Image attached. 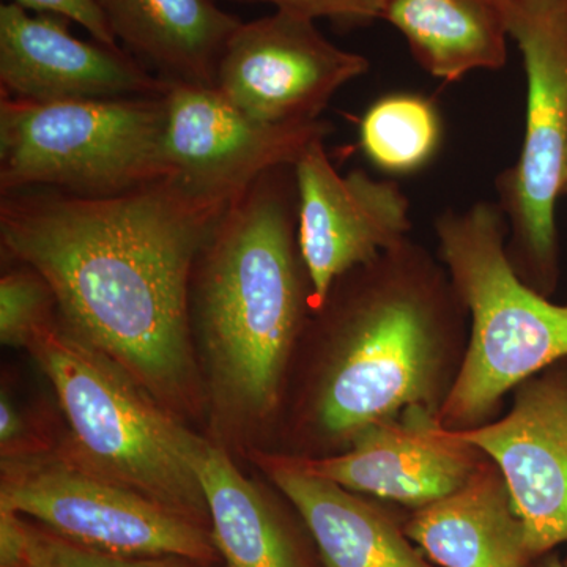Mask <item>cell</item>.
<instances>
[{"instance_id": "cell-6", "label": "cell", "mask_w": 567, "mask_h": 567, "mask_svg": "<svg viewBox=\"0 0 567 567\" xmlns=\"http://www.w3.org/2000/svg\"><path fill=\"white\" fill-rule=\"evenodd\" d=\"M166 93L126 99L0 102V189L112 196L173 175Z\"/></svg>"}, {"instance_id": "cell-27", "label": "cell", "mask_w": 567, "mask_h": 567, "mask_svg": "<svg viewBox=\"0 0 567 567\" xmlns=\"http://www.w3.org/2000/svg\"><path fill=\"white\" fill-rule=\"evenodd\" d=\"M563 196H567V158H566L565 183H563Z\"/></svg>"}, {"instance_id": "cell-9", "label": "cell", "mask_w": 567, "mask_h": 567, "mask_svg": "<svg viewBox=\"0 0 567 567\" xmlns=\"http://www.w3.org/2000/svg\"><path fill=\"white\" fill-rule=\"evenodd\" d=\"M369 70L364 55L324 39L315 20L276 10L241 22L223 52L215 89L257 122L319 121L336 92Z\"/></svg>"}, {"instance_id": "cell-23", "label": "cell", "mask_w": 567, "mask_h": 567, "mask_svg": "<svg viewBox=\"0 0 567 567\" xmlns=\"http://www.w3.org/2000/svg\"><path fill=\"white\" fill-rule=\"evenodd\" d=\"M240 2H267L279 11L300 17L336 22V24L363 25L382 20L386 0H240Z\"/></svg>"}, {"instance_id": "cell-29", "label": "cell", "mask_w": 567, "mask_h": 567, "mask_svg": "<svg viewBox=\"0 0 567 567\" xmlns=\"http://www.w3.org/2000/svg\"><path fill=\"white\" fill-rule=\"evenodd\" d=\"M565 563H566V565H567V555H566V558H565Z\"/></svg>"}, {"instance_id": "cell-16", "label": "cell", "mask_w": 567, "mask_h": 567, "mask_svg": "<svg viewBox=\"0 0 567 567\" xmlns=\"http://www.w3.org/2000/svg\"><path fill=\"white\" fill-rule=\"evenodd\" d=\"M406 536L439 567H532L527 529L488 457L453 494L413 509Z\"/></svg>"}, {"instance_id": "cell-20", "label": "cell", "mask_w": 567, "mask_h": 567, "mask_svg": "<svg viewBox=\"0 0 567 567\" xmlns=\"http://www.w3.org/2000/svg\"><path fill=\"white\" fill-rule=\"evenodd\" d=\"M442 136V118L434 102L415 93L382 96L360 122L361 151L391 175H409L427 166Z\"/></svg>"}, {"instance_id": "cell-12", "label": "cell", "mask_w": 567, "mask_h": 567, "mask_svg": "<svg viewBox=\"0 0 567 567\" xmlns=\"http://www.w3.org/2000/svg\"><path fill=\"white\" fill-rule=\"evenodd\" d=\"M451 432L505 476L533 557L567 544V358L517 386L505 416Z\"/></svg>"}, {"instance_id": "cell-19", "label": "cell", "mask_w": 567, "mask_h": 567, "mask_svg": "<svg viewBox=\"0 0 567 567\" xmlns=\"http://www.w3.org/2000/svg\"><path fill=\"white\" fill-rule=\"evenodd\" d=\"M213 543L227 567H306L292 533L221 446L205 440L196 461Z\"/></svg>"}, {"instance_id": "cell-15", "label": "cell", "mask_w": 567, "mask_h": 567, "mask_svg": "<svg viewBox=\"0 0 567 567\" xmlns=\"http://www.w3.org/2000/svg\"><path fill=\"white\" fill-rule=\"evenodd\" d=\"M256 462L300 514L324 567H439L360 494L306 472L289 454L257 453Z\"/></svg>"}, {"instance_id": "cell-7", "label": "cell", "mask_w": 567, "mask_h": 567, "mask_svg": "<svg viewBox=\"0 0 567 567\" xmlns=\"http://www.w3.org/2000/svg\"><path fill=\"white\" fill-rule=\"evenodd\" d=\"M507 32L527 74L524 144L496 178L507 254L517 275L550 297L558 286L557 204L567 158V0H506Z\"/></svg>"}, {"instance_id": "cell-8", "label": "cell", "mask_w": 567, "mask_h": 567, "mask_svg": "<svg viewBox=\"0 0 567 567\" xmlns=\"http://www.w3.org/2000/svg\"><path fill=\"white\" fill-rule=\"evenodd\" d=\"M0 509L110 554L177 557L203 566L218 555L204 525L65 456L2 458Z\"/></svg>"}, {"instance_id": "cell-25", "label": "cell", "mask_w": 567, "mask_h": 567, "mask_svg": "<svg viewBox=\"0 0 567 567\" xmlns=\"http://www.w3.org/2000/svg\"><path fill=\"white\" fill-rule=\"evenodd\" d=\"M0 451H2V458L40 456L32 446L25 417L21 415L6 391H2V398H0Z\"/></svg>"}, {"instance_id": "cell-11", "label": "cell", "mask_w": 567, "mask_h": 567, "mask_svg": "<svg viewBox=\"0 0 567 567\" xmlns=\"http://www.w3.org/2000/svg\"><path fill=\"white\" fill-rule=\"evenodd\" d=\"M323 141L309 144L293 166L298 246L311 284L312 312L339 278L402 244L412 229L410 199L401 186L360 169L339 174Z\"/></svg>"}, {"instance_id": "cell-21", "label": "cell", "mask_w": 567, "mask_h": 567, "mask_svg": "<svg viewBox=\"0 0 567 567\" xmlns=\"http://www.w3.org/2000/svg\"><path fill=\"white\" fill-rule=\"evenodd\" d=\"M58 308L50 284L22 265L0 279V341L9 347H28L33 334L54 320Z\"/></svg>"}, {"instance_id": "cell-22", "label": "cell", "mask_w": 567, "mask_h": 567, "mask_svg": "<svg viewBox=\"0 0 567 567\" xmlns=\"http://www.w3.org/2000/svg\"><path fill=\"white\" fill-rule=\"evenodd\" d=\"M21 561L29 567H205L185 558L132 557L95 550L25 520Z\"/></svg>"}, {"instance_id": "cell-10", "label": "cell", "mask_w": 567, "mask_h": 567, "mask_svg": "<svg viewBox=\"0 0 567 567\" xmlns=\"http://www.w3.org/2000/svg\"><path fill=\"white\" fill-rule=\"evenodd\" d=\"M167 162L194 192L233 204L262 175L295 166L328 122L270 125L248 117L215 87L171 82L166 92Z\"/></svg>"}, {"instance_id": "cell-17", "label": "cell", "mask_w": 567, "mask_h": 567, "mask_svg": "<svg viewBox=\"0 0 567 567\" xmlns=\"http://www.w3.org/2000/svg\"><path fill=\"white\" fill-rule=\"evenodd\" d=\"M115 39L164 81L215 87L216 70L241 25L215 0H99Z\"/></svg>"}, {"instance_id": "cell-18", "label": "cell", "mask_w": 567, "mask_h": 567, "mask_svg": "<svg viewBox=\"0 0 567 567\" xmlns=\"http://www.w3.org/2000/svg\"><path fill=\"white\" fill-rule=\"evenodd\" d=\"M382 20L404 35L421 69L436 80L505 66L506 0H386Z\"/></svg>"}, {"instance_id": "cell-1", "label": "cell", "mask_w": 567, "mask_h": 567, "mask_svg": "<svg viewBox=\"0 0 567 567\" xmlns=\"http://www.w3.org/2000/svg\"><path fill=\"white\" fill-rule=\"evenodd\" d=\"M174 175L112 196L2 194L3 251L54 292L59 320L181 417L200 404L189 289L227 207Z\"/></svg>"}, {"instance_id": "cell-4", "label": "cell", "mask_w": 567, "mask_h": 567, "mask_svg": "<svg viewBox=\"0 0 567 567\" xmlns=\"http://www.w3.org/2000/svg\"><path fill=\"white\" fill-rule=\"evenodd\" d=\"M440 262L468 315L464 360L439 423L465 431L492 421L511 391L567 358V306L529 287L507 254L505 213L476 203L436 218Z\"/></svg>"}, {"instance_id": "cell-2", "label": "cell", "mask_w": 567, "mask_h": 567, "mask_svg": "<svg viewBox=\"0 0 567 567\" xmlns=\"http://www.w3.org/2000/svg\"><path fill=\"white\" fill-rule=\"evenodd\" d=\"M312 315L297 456L341 453L369 425L413 406L439 416L464 360L468 315L427 249L405 238L339 278Z\"/></svg>"}, {"instance_id": "cell-3", "label": "cell", "mask_w": 567, "mask_h": 567, "mask_svg": "<svg viewBox=\"0 0 567 567\" xmlns=\"http://www.w3.org/2000/svg\"><path fill=\"white\" fill-rule=\"evenodd\" d=\"M297 204L293 166L262 175L227 207L194 267L189 316L208 394L219 421L237 429L275 415L312 312Z\"/></svg>"}, {"instance_id": "cell-14", "label": "cell", "mask_w": 567, "mask_h": 567, "mask_svg": "<svg viewBox=\"0 0 567 567\" xmlns=\"http://www.w3.org/2000/svg\"><path fill=\"white\" fill-rule=\"evenodd\" d=\"M69 20L0 7L2 96L32 103L164 95L171 82L153 76L121 48L89 43L69 31Z\"/></svg>"}, {"instance_id": "cell-24", "label": "cell", "mask_w": 567, "mask_h": 567, "mask_svg": "<svg viewBox=\"0 0 567 567\" xmlns=\"http://www.w3.org/2000/svg\"><path fill=\"white\" fill-rule=\"evenodd\" d=\"M13 2L25 10L55 14V17L78 22L99 43L118 48L117 39L111 31L110 22L104 17L99 0H13Z\"/></svg>"}, {"instance_id": "cell-13", "label": "cell", "mask_w": 567, "mask_h": 567, "mask_svg": "<svg viewBox=\"0 0 567 567\" xmlns=\"http://www.w3.org/2000/svg\"><path fill=\"white\" fill-rule=\"evenodd\" d=\"M289 456L306 472L347 491L412 511L453 494L486 457L420 406L369 425L341 453Z\"/></svg>"}, {"instance_id": "cell-5", "label": "cell", "mask_w": 567, "mask_h": 567, "mask_svg": "<svg viewBox=\"0 0 567 567\" xmlns=\"http://www.w3.org/2000/svg\"><path fill=\"white\" fill-rule=\"evenodd\" d=\"M25 349L50 380L69 423L66 458L210 525L196 472L203 436L59 319L41 327Z\"/></svg>"}, {"instance_id": "cell-26", "label": "cell", "mask_w": 567, "mask_h": 567, "mask_svg": "<svg viewBox=\"0 0 567 567\" xmlns=\"http://www.w3.org/2000/svg\"><path fill=\"white\" fill-rule=\"evenodd\" d=\"M532 567H567V565L565 558H559L555 551H550V554L537 558Z\"/></svg>"}, {"instance_id": "cell-28", "label": "cell", "mask_w": 567, "mask_h": 567, "mask_svg": "<svg viewBox=\"0 0 567 567\" xmlns=\"http://www.w3.org/2000/svg\"><path fill=\"white\" fill-rule=\"evenodd\" d=\"M11 567H29V566H25L24 563H22V565H20V566H11Z\"/></svg>"}]
</instances>
